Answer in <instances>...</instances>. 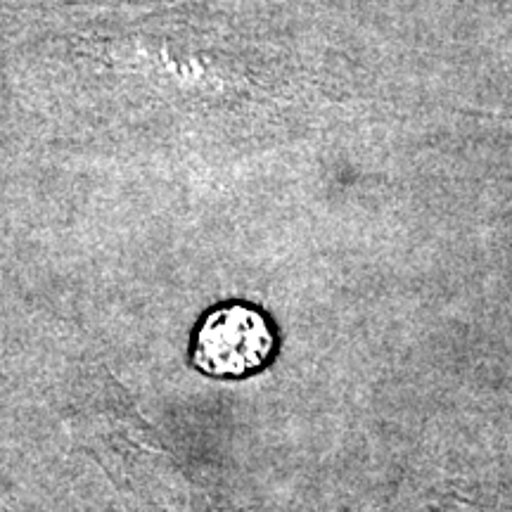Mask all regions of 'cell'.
I'll list each match as a JSON object with an SVG mask.
<instances>
[{"label":"cell","instance_id":"1","mask_svg":"<svg viewBox=\"0 0 512 512\" xmlns=\"http://www.w3.org/2000/svg\"><path fill=\"white\" fill-rule=\"evenodd\" d=\"M275 351V332L259 309L226 304L202 318L192 363L211 377H245L261 370Z\"/></svg>","mask_w":512,"mask_h":512}]
</instances>
